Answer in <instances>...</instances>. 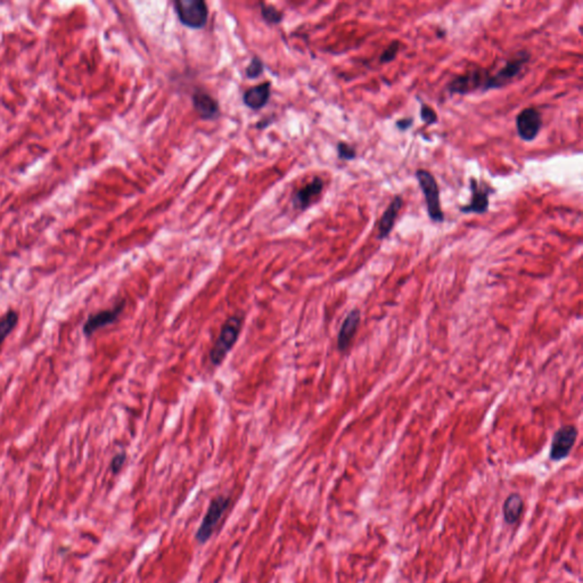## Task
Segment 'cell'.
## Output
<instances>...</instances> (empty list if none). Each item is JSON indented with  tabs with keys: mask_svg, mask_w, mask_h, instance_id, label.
<instances>
[{
	"mask_svg": "<svg viewBox=\"0 0 583 583\" xmlns=\"http://www.w3.org/2000/svg\"><path fill=\"white\" fill-rule=\"evenodd\" d=\"M416 178L425 197L426 207H427L429 218L434 223H443L445 213L442 211L440 190H438V183L435 181L434 176L427 170L419 169L416 171Z\"/></svg>",
	"mask_w": 583,
	"mask_h": 583,
	"instance_id": "2",
	"label": "cell"
},
{
	"mask_svg": "<svg viewBox=\"0 0 583 583\" xmlns=\"http://www.w3.org/2000/svg\"><path fill=\"white\" fill-rule=\"evenodd\" d=\"M178 19L190 29H202L209 17V8L202 0H178L174 3Z\"/></svg>",
	"mask_w": 583,
	"mask_h": 583,
	"instance_id": "4",
	"label": "cell"
},
{
	"mask_svg": "<svg viewBox=\"0 0 583 583\" xmlns=\"http://www.w3.org/2000/svg\"><path fill=\"white\" fill-rule=\"evenodd\" d=\"M193 107L197 114L204 120L216 119L220 113L218 102L204 91H197L194 93Z\"/></svg>",
	"mask_w": 583,
	"mask_h": 583,
	"instance_id": "13",
	"label": "cell"
},
{
	"mask_svg": "<svg viewBox=\"0 0 583 583\" xmlns=\"http://www.w3.org/2000/svg\"><path fill=\"white\" fill-rule=\"evenodd\" d=\"M261 15L268 24H278L283 19L281 12L271 5H264V3H261Z\"/></svg>",
	"mask_w": 583,
	"mask_h": 583,
	"instance_id": "18",
	"label": "cell"
},
{
	"mask_svg": "<svg viewBox=\"0 0 583 583\" xmlns=\"http://www.w3.org/2000/svg\"><path fill=\"white\" fill-rule=\"evenodd\" d=\"M489 72L485 68L474 65L463 75L454 77L448 84L450 94L466 95L474 91H483L484 84L489 77Z\"/></svg>",
	"mask_w": 583,
	"mask_h": 583,
	"instance_id": "5",
	"label": "cell"
},
{
	"mask_svg": "<svg viewBox=\"0 0 583 583\" xmlns=\"http://www.w3.org/2000/svg\"><path fill=\"white\" fill-rule=\"evenodd\" d=\"M414 124V118H405V119L398 120L396 122V127L400 131H407L409 130Z\"/></svg>",
	"mask_w": 583,
	"mask_h": 583,
	"instance_id": "24",
	"label": "cell"
},
{
	"mask_svg": "<svg viewBox=\"0 0 583 583\" xmlns=\"http://www.w3.org/2000/svg\"><path fill=\"white\" fill-rule=\"evenodd\" d=\"M127 454L124 452H120V454L114 456L113 459L111 461V470L114 474L119 473L120 470H122L123 465L126 463Z\"/></svg>",
	"mask_w": 583,
	"mask_h": 583,
	"instance_id": "23",
	"label": "cell"
},
{
	"mask_svg": "<svg viewBox=\"0 0 583 583\" xmlns=\"http://www.w3.org/2000/svg\"><path fill=\"white\" fill-rule=\"evenodd\" d=\"M270 88L271 84L268 81L264 84L250 88L248 91H245L243 102L251 110H260L262 107H266L269 102L271 94Z\"/></svg>",
	"mask_w": 583,
	"mask_h": 583,
	"instance_id": "15",
	"label": "cell"
},
{
	"mask_svg": "<svg viewBox=\"0 0 583 583\" xmlns=\"http://www.w3.org/2000/svg\"><path fill=\"white\" fill-rule=\"evenodd\" d=\"M577 429L574 425H565L556 431L550 447V459L561 461L568 457L571 450L575 445L577 438Z\"/></svg>",
	"mask_w": 583,
	"mask_h": 583,
	"instance_id": "7",
	"label": "cell"
},
{
	"mask_svg": "<svg viewBox=\"0 0 583 583\" xmlns=\"http://www.w3.org/2000/svg\"><path fill=\"white\" fill-rule=\"evenodd\" d=\"M528 61H530V54L526 50L517 53L515 57H512V59L506 62V64L503 65V68H500L496 75H490L488 77L485 84H484L483 91L500 89V88H503L507 84H510L512 81L515 80L516 77H519V73L522 72L523 68H524V65Z\"/></svg>",
	"mask_w": 583,
	"mask_h": 583,
	"instance_id": "3",
	"label": "cell"
},
{
	"mask_svg": "<svg viewBox=\"0 0 583 583\" xmlns=\"http://www.w3.org/2000/svg\"><path fill=\"white\" fill-rule=\"evenodd\" d=\"M470 192H472V197H470V204L461 207V212L468 214V213H475V214H482L485 213L489 209V195L491 194L490 190L484 189L483 187H480L477 184L476 179L472 178L470 179Z\"/></svg>",
	"mask_w": 583,
	"mask_h": 583,
	"instance_id": "11",
	"label": "cell"
},
{
	"mask_svg": "<svg viewBox=\"0 0 583 583\" xmlns=\"http://www.w3.org/2000/svg\"><path fill=\"white\" fill-rule=\"evenodd\" d=\"M241 328H242V318L239 316L230 317L223 324L221 332L210 352V360L212 364L219 366L223 364L227 355L239 339Z\"/></svg>",
	"mask_w": 583,
	"mask_h": 583,
	"instance_id": "1",
	"label": "cell"
},
{
	"mask_svg": "<svg viewBox=\"0 0 583 583\" xmlns=\"http://www.w3.org/2000/svg\"><path fill=\"white\" fill-rule=\"evenodd\" d=\"M337 154H339V158L341 160L351 161V160H355V156H357V151H355V147H352L346 142H339L337 144Z\"/></svg>",
	"mask_w": 583,
	"mask_h": 583,
	"instance_id": "22",
	"label": "cell"
},
{
	"mask_svg": "<svg viewBox=\"0 0 583 583\" xmlns=\"http://www.w3.org/2000/svg\"><path fill=\"white\" fill-rule=\"evenodd\" d=\"M361 313L358 309H353L345 317L342 322L339 336H337V346L341 352H344L351 344V341L355 337L359 324H360Z\"/></svg>",
	"mask_w": 583,
	"mask_h": 583,
	"instance_id": "12",
	"label": "cell"
},
{
	"mask_svg": "<svg viewBox=\"0 0 583 583\" xmlns=\"http://www.w3.org/2000/svg\"><path fill=\"white\" fill-rule=\"evenodd\" d=\"M19 322V313L15 310H8L3 316L0 317V346L3 341L13 332Z\"/></svg>",
	"mask_w": 583,
	"mask_h": 583,
	"instance_id": "17",
	"label": "cell"
},
{
	"mask_svg": "<svg viewBox=\"0 0 583 583\" xmlns=\"http://www.w3.org/2000/svg\"><path fill=\"white\" fill-rule=\"evenodd\" d=\"M399 40H394V41L391 42L390 45L387 46V49H385V50H384V52L380 54V64H387V63H390V62L394 61V59H396V55H398V53H399Z\"/></svg>",
	"mask_w": 583,
	"mask_h": 583,
	"instance_id": "19",
	"label": "cell"
},
{
	"mask_svg": "<svg viewBox=\"0 0 583 583\" xmlns=\"http://www.w3.org/2000/svg\"><path fill=\"white\" fill-rule=\"evenodd\" d=\"M524 509V501L519 493H510L507 497L503 506V519L509 526H514L519 522Z\"/></svg>",
	"mask_w": 583,
	"mask_h": 583,
	"instance_id": "16",
	"label": "cell"
},
{
	"mask_svg": "<svg viewBox=\"0 0 583 583\" xmlns=\"http://www.w3.org/2000/svg\"><path fill=\"white\" fill-rule=\"evenodd\" d=\"M322 188H324V181L322 178H313L309 184H306L294 193L293 198H292L294 207L300 211H306L322 194Z\"/></svg>",
	"mask_w": 583,
	"mask_h": 583,
	"instance_id": "10",
	"label": "cell"
},
{
	"mask_svg": "<svg viewBox=\"0 0 583 583\" xmlns=\"http://www.w3.org/2000/svg\"><path fill=\"white\" fill-rule=\"evenodd\" d=\"M263 68V62L260 58L255 56V57L252 58L251 63L248 64L246 71H245L246 72V77H250V79H257V77L262 75Z\"/></svg>",
	"mask_w": 583,
	"mask_h": 583,
	"instance_id": "21",
	"label": "cell"
},
{
	"mask_svg": "<svg viewBox=\"0 0 583 583\" xmlns=\"http://www.w3.org/2000/svg\"><path fill=\"white\" fill-rule=\"evenodd\" d=\"M124 304H126V302L121 301L112 309L102 310L100 313L89 316V318L84 322V327H82V332H84V335L91 336L98 329L104 328V327L115 322L122 313V310L124 309Z\"/></svg>",
	"mask_w": 583,
	"mask_h": 583,
	"instance_id": "9",
	"label": "cell"
},
{
	"mask_svg": "<svg viewBox=\"0 0 583 583\" xmlns=\"http://www.w3.org/2000/svg\"><path fill=\"white\" fill-rule=\"evenodd\" d=\"M402 207V197L396 195L394 200L391 201L389 207L385 210L383 216L380 218L378 223V239H387L392 232L396 225V218L399 216L400 210Z\"/></svg>",
	"mask_w": 583,
	"mask_h": 583,
	"instance_id": "14",
	"label": "cell"
},
{
	"mask_svg": "<svg viewBox=\"0 0 583 583\" xmlns=\"http://www.w3.org/2000/svg\"><path fill=\"white\" fill-rule=\"evenodd\" d=\"M229 503H230L229 497L225 496L216 497L211 501L207 514L204 516L203 522L196 533V540L200 545H203L211 538L214 528L223 517V512H226Z\"/></svg>",
	"mask_w": 583,
	"mask_h": 583,
	"instance_id": "6",
	"label": "cell"
},
{
	"mask_svg": "<svg viewBox=\"0 0 583 583\" xmlns=\"http://www.w3.org/2000/svg\"><path fill=\"white\" fill-rule=\"evenodd\" d=\"M542 128V114L533 107H528L516 118V129L519 138L524 142H532L537 138Z\"/></svg>",
	"mask_w": 583,
	"mask_h": 583,
	"instance_id": "8",
	"label": "cell"
},
{
	"mask_svg": "<svg viewBox=\"0 0 583 583\" xmlns=\"http://www.w3.org/2000/svg\"><path fill=\"white\" fill-rule=\"evenodd\" d=\"M420 118L427 126H432V124L438 123V121L436 112L427 104L423 103L422 100H420Z\"/></svg>",
	"mask_w": 583,
	"mask_h": 583,
	"instance_id": "20",
	"label": "cell"
}]
</instances>
